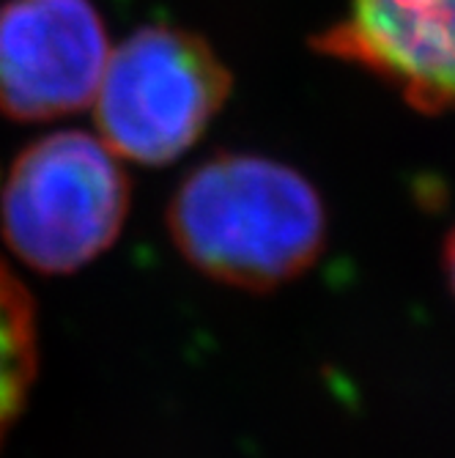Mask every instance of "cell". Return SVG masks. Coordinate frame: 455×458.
<instances>
[{"label":"cell","instance_id":"6","mask_svg":"<svg viewBox=\"0 0 455 458\" xmlns=\"http://www.w3.org/2000/svg\"><path fill=\"white\" fill-rule=\"evenodd\" d=\"M36 313L25 285L0 259V442L20 418L36 379Z\"/></svg>","mask_w":455,"mask_h":458},{"label":"cell","instance_id":"4","mask_svg":"<svg viewBox=\"0 0 455 458\" xmlns=\"http://www.w3.org/2000/svg\"><path fill=\"white\" fill-rule=\"evenodd\" d=\"M110 58L91 0H6L0 6V113L50 121L94 102Z\"/></svg>","mask_w":455,"mask_h":458},{"label":"cell","instance_id":"2","mask_svg":"<svg viewBox=\"0 0 455 458\" xmlns=\"http://www.w3.org/2000/svg\"><path fill=\"white\" fill-rule=\"evenodd\" d=\"M115 157L86 132H55L17 154L0 190V233L22 264L66 275L118 239L132 190Z\"/></svg>","mask_w":455,"mask_h":458},{"label":"cell","instance_id":"3","mask_svg":"<svg viewBox=\"0 0 455 458\" xmlns=\"http://www.w3.org/2000/svg\"><path fill=\"white\" fill-rule=\"evenodd\" d=\"M228 94L231 74L200 36L146 25L107 58L94 107L118 157L168 165L198 143Z\"/></svg>","mask_w":455,"mask_h":458},{"label":"cell","instance_id":"5","mask_svg":"<svg viewBox=\"0 0 455 458\" xmlns=\"http://www.w3.org/2000/svg\"><path fill=\"white\" fill-rule=\"evenodd\" d=\"M318 47L376 72L420 113L455 107V0H349Z\"/></svg>","mask_w":455,"mask_h":458},{"label":"cell","instance_id":"1","mask_svg":"<svg viewBox=\"0 0 455 458\" xmlns=\"http://www.w3.org/2000/svg\"><path fill=\"white\" fill-rule=\"evenodd\" d=\"M168 228L184 261L215 283L272 291L302 277L324 253L318 190L258 154H217L179 184Z\"/></svg>","mask_w":455,"mask_h":458},{"label":"cell","instance_id":"7","mask_svg":"<svg viewBox=\"0 0 455 458\" xmlns=\"http://www.w3.org/2000/svg\"><path fill=\"white\" fill-rule=\"evenodd\" d=\"M444 275H447V283H450V291H452V297H455V228L447 233L444 239Z\"/></svg>","mask_w":455,"mask_h":458}]
</instances>
